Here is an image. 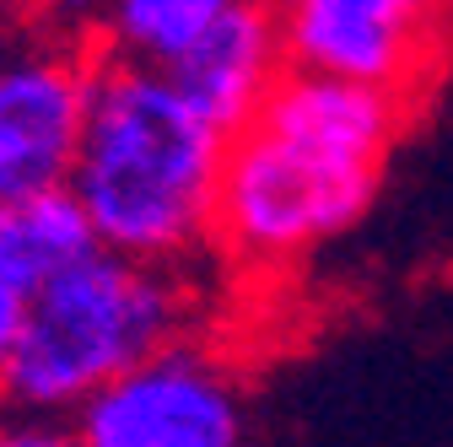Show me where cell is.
I'll return each mask as SVG.
<instances>
[{
  "instance_id": "obj_1",
  "label": "cell",
  "mask_w": 453,
  "mask_h": 447,
  "mask_svg": "<svg viewBox=\"0 0 453 447\" xmlns=\"http://www.w3.org/2000/svg\"><path fill=\"white\" fill-rule=\"evenodd\" d=\"M411 102L319 71H287L226 140L216 243L233 264L280 269L362 227Z\"/></svg>"
},
{
  "instance_id": "obj_2",
  "label": "cell",
  "mask_w": 453,
  "mask_h": 447,
  "mask_svg": "<svg viewBox=\"0 0 453 447\" xmlns=\"http://www.w3.org/2000/svg\"><path fill=\"white\" fill-rule=\"evenodd\" d=\"M226 140L167 71L97 54L87 130L71 167L97 248L141 264H189L216 243Z\"/></svg>"
},
{
  "instance_id": "obj_3",
  "label": "cell",
  "mask_w": 453,
  "mask_h": 447,
  "mask_svg": "<svg viewBox=\"0 0 453 447\" xmlns=\"http://www.w3.org/2000/svg\"><path fill=\"white\" fill-rule=\"evenodd\" d=\"M195 286L184 264H141L87 248L33 292L6 361L0 405L71 420L97 388L195 329Z\"/></svg>"
},
{
  "instance_id": "obj_4",
  "label": "cell",
  "mask_w": 453,
  "mask_h": 447,
  "mask_svg": "<svg viewBox=\"0 0 453 447\" xmlns=\"http://www.w3.org/2000/svg\"><path fill=\"white\" fill-rule=\"evenodd\" d=\"M97 43L49 22L0 27V205L71 189Z\"/></svg>"
},
{
  "instance_id": "obj_5",
  "label": "cell",
  "mask_w": 453,
  "mask_h": 447,
  "mask_svg": "<svg viewBox=\"0 0 453 447\" xmlns=\"http://www.w3.org/2000/svg\"><path fill=\"white\" fill-rule=\"evenodd\" d=\"M81 447H249L243 377L195 334L135 361L71 415Z\"/></svg>"
},
{
  "instance_id": "obj_6",
  "label": "cell",
  "mask_w": 453,
  "mask_h": 447,
  "mask_svg": "<svg viewBox=\"0 0 453 447\" xmlns=\"http://www.w3.org/2000/svg\"><path fill=\"white\" fill-rule=\"evenodd\" d=\"M292 71L416 97L448 49V0H270Z\"/></svg>"
},
{
  "instance_id": "obj_7",
  "label": "cell",
  "mask_w": 453,
  "mask_h": 447,
  "mask_svg": "<svg viewBox=\"0 0 453 447\" xmlns=\"http://www.w3.org/2000/svg\"><path fill=\"white\" fill-rule=\"evenodd\" d=\"M287 71L292 65H287V43H280L270 0H249L233 17H221L200 43H189L167 65L173 87L221 135H238L265 108V97L275 92V81Z\"/></svg>"
},
{
  "instance_id": "obj_8",
  "label": "cell",
  "mask_w": 453,
  "mask_h": 447,
  "mask_svg": "<svg viewBox=\"0 0 453 447\" xmlns=\"http://www.w3.org/2000/svg\"><path fill=\"white\" fill-rule=\"evenodd\" d=\"M238 6H249V0H108L92 43L108 60L167 71L189 43H200Z\"/></svg>"
},
{
  "instance_id": "obj_9",
  "label": "cell",
  "mask_w": 453,
  "mask_h": 447,
  "mask_svg": "<svg viewBox=\"0 0 453 447\" xmlns=\"http://www.w3.org/2000/svg\"><path fill=\"white\" fill-rule=\"evenodd\" d=\"M0 447H81L71 420L60 415H27V410H6L0 415Z\"/></svg>"
},
{
  "instance_id": "obj_10",
  "label": "cell",
  "mask_w": 453,
  "mask_h": 447,
  "mask_svg": "<svg viewBox=\"0 0 453 447\" xmlns=\"http://www.w3.org/2000/svg\"><path fill=\"white\" fill-rule=\"evenodd\" d=\"M103 6H108V0H38V17H33V22H49V27H60V33L92 38Z\"/></svg>"
},
{
  "instance_id": "obj_11",
  "label": "cell",
  "mask_w": 453,
  "mask_h": 447,
  "mask_svg": "<svg viewBox=\"0 0 453 447\" xmlns=\"http://www.w3.org/2000/svg\"><path fill=\"white\" fill-rule=\"evenodd\" d=\"M27 302H33V292L17 286L12 275H0V383H6V361H12V345H17V334H22Z\"/></svg>"
},
{
  "instance_id": "obj_12",
  "label": "cell",
  "mask_w": 453,
  "mask_h": 447,
  "mask_svg": "<svg viewBox=\"0 0 453 447\" xmlns=\"http://www.w3.org/2000/svg\"><path fill=\"white\" fill-rule=\"evenodd\" d=\"M38 17V0H0V27L12 22H33Z\"/></svg>"
}]
</instances>
